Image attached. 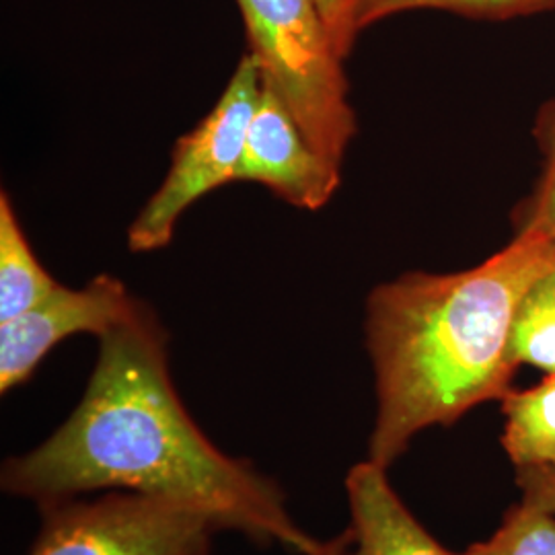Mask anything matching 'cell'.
<instances>
[{
  "label": "cell",
  "mask_w": 555,
  "mask_h": 555,
  "mask_svg": "<svg viewBox=\"0 0 555 555\" xmlns=\"http://www.w3.org/2000/svg\"><path fill=\"white\" fill-rule=\"evenodd\" d=\"M0 486L40 506L100 490L169 498L259 545L323 550L288 515L276 483L220 453L185 412L169 375L167 334L146 305L100 337L77 410L38 449L7 459Z\"/></svg>",
  "instance_id": "cell-1"
},
{
  "label": "cell",
  "mask_w": 555,
  "mask_h": 555,
  "mask_svg": "<svg viewBox=\"0 0 555 555\" xmlns=\"http://www.w3.org/2000/svg\"><path fill=\"white\" fill-rule=\"evenodd\" d=\"M554 270L555 241L520 227L508 247L472 270L410 272L371 293L366 341L378 412L369 461L387 469L417 433L451 426L511 391L516 309Z\"/></svg>",
  "instance_id": "cell-2"
},
{
  "label": "cell",
  "mask_w": 555,
  "mask_h": 555,
  "mask_svg": "<svg viewBox=\"0 0 555 555\" xmlns=\"http://www.w3.org/2000/svg\"><path fill=\"white\" fill-rule=\"evenodd\" d=\"M251 54L305 137L336 167L357 134L348 82L318 0H237Z\"/></svg>",
  "instance_id": "cell-3"
},
{
  "label": "cell",
  "mask_w": 555,
  "mask_h": 555,
  "mask_svg": "<svg viewBox=\"0 0 555 555\" xmlns=\"http://www.w3.org/2000/svg\"><path fill=\"white\" fill-rule=\"evenodd\" d=\"M40 511V535L29 555H210L220 531L198 508L137 492L70 498Z\"/></svg>",
  "instance_id": "cell-4"
},
{
  "label": "cell",
  "mask_w": 555,
  "mask_h": 555,
  "mask_svg": "<svg viewBox=\"0 0 555 555\" xmlns=\"http://www.w3.org/2000/svg\"><path fill=\"white\" fill-rule=\"evenodd\" d=\"M263 87L259 60L249 52L238 62L217 105L198 126L181 137L171 169L128 231L134 254L155 251L171 243L178 220L196 199L237 179L245 137Z\"/></svg>",
  "instance_id": "cell-5"
},
{
  "label": "cell",
  "mask_w": 555,
  "mask_h": 555,
  "mask_svg": "<svg viewBox=\"0 0 555 555\" xmlns=\"http://www.w3.org/2000/svg\"><path fill=\"white\" fill-rule=\"evenodd\" d=\"M118 278H93L82 288H59L20 318L0 323V391L29 380L48 352L75 334L101 337L140 309Z\"/></svg>",
  "instance_id": "cell-6"
},
{
  "label": "cell",
  "mask_w": 555,
  "mask_h": 555,
  "mask_svg": "<svg viewBox=\"0 0 555 555\" xmlns=\"http://www.w3.org/2000/svg\"><path fill=\"white\" fill-rule=\"evenodd\" d=\"M339 169L321 157L284 101L263 85L249 124L238 181H258L305 210H319L339 188Z\"/></svg>",
  "instance_id": "cell-7"
},
{
  "label": "cell",
  "mask_w": 555,
  "mask_h": 555,
  "mask_svg": "<svg viewBox=\"0 0 555 555\" xmlns=\"http://www.w3.org/2000/svg\"><path fill=\"white\" fill-rule=\"evenodd\" d=\"M387 469L362 461L346 477L350 527L336 537L337 555H455L430 535L387 479Z\"/></svg>",
  "instance_id": "cell-8"
},
{
  "label": "cell",
  "mask_w": 555,
  "mask_h": 555,
  "mask_svg": "<svg viewBox=\"0 0 555 555\" xmlns=\"http://www.w3.org/2000/svg\"><path fill=\"white\" fill-rule=\"evenodd\" d=\"M506 428L502 447L516 469L555 467V375L525 391H508L500 399Z\"/></svg>",
  "instance_id": "cell-9"
},
{
  "label": "cell",
  "mask_w": 555,
  "mask_h": 555,
  "mask_svg": "<svg viewBox=\"0 0 555 555\" xmlns=\"http://www.w3.org/2000/svg\"><path fill=\"white\" fill-rule=\"evenodd\" d=\"M60 284L46 272L7 192L0 194V323L20 318L50 297Z\"/></svg>",
  "instance_id": "cell-10"
},
{
  "label": "cell",
  "mask_w": 555,
  "mask_h": 555,
  "mask_svg": "<svg viewBox=\"0 0 555 555\" xmlns=\"http://www.w3.org/2000/svg\"><path fill=\"white\" fill-rule=\"evenodd\" d=\"M508 357L555 375V270L539 278L522 297L511 327Z\"/></svg>",
  "instance_id": "cell-11"
},
{
  "label": "cell",
  "mask_w": 555,
  "mask_h": 555,
  "mask_svg": "<svg viewBox=\"0 0 555 555\" xmlns=\"http://www.w3.org/2000/svg\"><path fill=\"white\" fill-rule=\"evenodd\" d=\"M461 555H555V515L522 500L488 541Z\"/></svg>",
  "instance_id": "cell-12"
},
{
  "label": "cell",
  "mask_w": 555,
  "mask_h": 555,
  "mask_svg": "<svg viewBox=\"0 0 555 555\" xmlns=\"http://www.w3.org/2000/svg\"><path fill=\"white\" fill-rule=\"evenodd\" d=\"M555 0H357L354 25L357 31L371 23L414 9H442L467 17L502 20L554 7Z\"/></svg>",
  "instance_id": "cell-13"
},
{
  "label": "cell",
  "mask_w": 555,
  "mask_h": 555,
  "mask_svg": "<svg viewBox=\"0 0 555 555\" xmlns=\"http://www.w3.org/2000/svg\"><path fill=\"white\" fill-rule=\"evenodd\" d=\"M537 139L545 155L543 178L531 199L522 227L537 229L555 241V103L547 105L537 121Z\"/></svg>",
  "instance_id": "cell-14"
},
{
  "label": "cell",
  "mask_w": 555,
  "mask_h": 555,
  "mask_svg": "<svg viewBox=\"0 0 555 555\" xmlns=\"http://www.w3.org/2000/svg\"><path fill=\"white\" fill-rule=\"evenodd\" d=\"M318 2L321 15L330 27V34L336 41L337 50L346 59L358 36L357 25H354L357 0H318Z\"/></svg>",
  "instance_id": "cell-15"
},
{
  "label": "cell",
  "mask_w": 555,
  "mask_h": 555,
  "mask_svg": "<svg viewBox=\"0 0 555 555\" xmlns=\"http://www.w3.org/2000/svg\"><path fill=\"white\" fill-rule=\"evenodd\" d=\"M516 483L522 490V500L555 515V467H522Z\"/></svg>",
  "instance_id": "cell-16"
},
{
  "label": "cell",
  "mask_w": 555,
  "mask_h": 555,
  "mask_svg": "<svg viewBox=\"0 0 555 555\" xmlns=\"http://www.w3.org/2000/svg\"><path fill=\"white\" fill-rule=\"evenodd\" d=\"M319 555H337L336 541H334V539H332V541H325V543H323V550H321V554Z\"/></svg>",
  "instance_id": "cell-17"
}]
</instances>
